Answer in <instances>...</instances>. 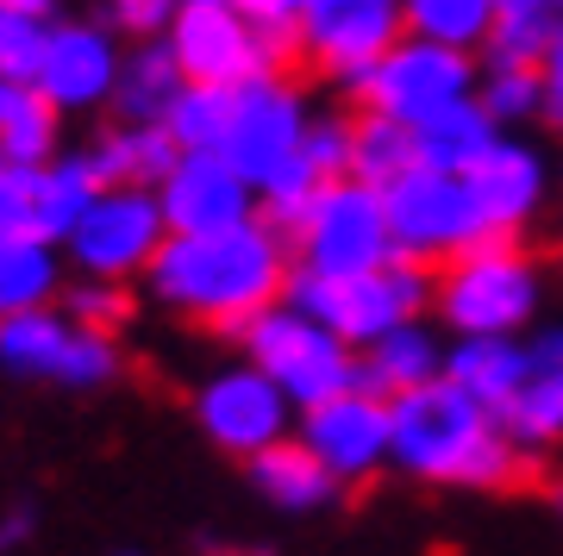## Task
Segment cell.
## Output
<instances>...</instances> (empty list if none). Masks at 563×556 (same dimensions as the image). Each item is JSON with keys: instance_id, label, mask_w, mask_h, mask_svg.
Here are the masks:
<instances>
[{"instance_id": "9a60e30c", "label": "cell", "mask_w": 563, "mask_h": 556, "mask_svg": "<svg viewBox=\"0 0 563 556\" xmlns=\"http://www.w3.org/2000/svg\"><path fill=\"white\" fill-rule=\"evenodd\" d=\"M407 38V7L401 0H307L301 13V57L320 63L332 81L357 94L369 63L388 44Z\"/></svg>"}, {"instance_id": "484cf974", "label": "cell", "mask_w": 563, "mask_h": 556, "mask_svg": "<svg viewBox=\"0 0 563 556\" xmlns=\"http://www.w3.org/2000/svg\"><path fill=\"white\" fill-rule=\"evenodd\" d=\"M181 88H188V76H181V63H176V51H169V38H144L139 51L125 57V69H120L113 113H120L125 125H163Z\"/></svg>"}, {"instance_id": "60d3db41", "label": "cell", "mask_w": 563, "mask_h": 556, "mask_svg": "<svg viewBox=\"0 0 563 556\" xmlns=\"http://www.w3.org/2000/svg\"><path fill=\"white\" fill-rule=\"evenodd\" d=\"M32 537V513H7L0 519V551H13V544H25Z\"/></svg>"}, {"instance_id": "7a4b0ae2", "label": "cell", "mask_w": 563, "mask_h": 556, "mask_svg": "<svg viewBox=\"0 0 563 556\" xmlns=\"http://www.w3.org/2000/svg\"><path fill=\"white\" fill-rule=\"evenodd\" d=\"M388 413H395V469H407L413 481L507 488L520 476V437L507 432L501 413H488L483 400L463 394L451 376L388 400Z\"/></svg>"}, {"instance_id": "d6a6232c", "label": "cell", "mask_w": 563, "mask_h": 556, "mask_svg": "<svg viewBox=\"0 0 563 556\" xmlns=\"http://www.w3.org/2000/svg\"><path fill=\"white\" fill-rule=\"evenodd\" d=\"M551 25L544 13H526V7H501V20L488 32L483 57L488 63H520V69H539L544 63V44H551Z\"/></svg>"}, {"instance_id": "1f68e13d", "label": "cell", "mask_w": 563, "mask_h": 556, "mask_svg": "<svg viewBox=\"0 0 563 556\" xmlns=\"http://www.w3.org/2000/svg\"><path fill=\"white\" fill-rule=\"evenodd\" d=\"M476 100H483L501 125L544 120V76H539V69H520V63H488Z\"/></svg>"}, {"instance_id": "74e56055", "label": "cell", "mask_w": 563, "mask_h": 556, "mask_svg": "<svg viewBox=\"0 0 563 556\" xmlns=\"http://www.w3.org/2000/svg\"><path fill=\"white\" fill-rule=\"evenodd\" d=\"M63 313L76 319V325H95V332H113L125 313H132V300H125L120 281H101V276H81L69 294H63Z\"/></svg>"}, {"instance_id": "277c9868", "label": "cell", "mask_w": 563, "mask_h": 556, "mask_svg": "<svg viewBox=\"0 0 563 556\" xmlns=\"http://www.w3.org/2000/svg\"><path fill=\"white\" fill-rule=\"evenodd\" d=\"M432 269L413 257H388L383 269H357V276H313V269H295L288 276V294L301 313H313L320 325H332L344 344H376L383 332L407 325V319H426L432 307Z\"/></svg>"}, {"instance_id": "8fae6325", "label": "cell", "mask_w": 563, "mask_h": 556, "mask_svg": "<svg viewBox=\"0 0 563 556\" xmlns=\"http://www.w3.org/2000/svg\"><path fill=\"white\" fill-rule=\"evenodd\" d=\"M307 125H313V113H307L301 88L282 81V76H257V81H244L239 100H232V125H225L220 151H225V163L263 194L288 163L301 157Z\"/></svg>"}, {"instance_id": "e575fe53", "label": "cell", "mask_w": 563, "mask_h": 556, "mask_svg": "<svg viewBox=\"0 0 563 556\" xmlns=\"http://www.w3.org/2000/svg\"><path fill=\"white\" fill-rule=\"evenodd\" d=\"M351 151H357V120H344V113H313L301 157L313 163L325 181H344V176H351Z\"/></svg>"}, {"instance_id": "f1b7e54d", "label": "cell", "mask_w": 563, "mask_h": 556, "mask_svg": "<svg viewBox=\"0 0 563 556\" xmlns=\"http://www.w3.org/2000/svg\"><path fill=\"white\" fill-rule=\"evenodd\" d=\"M407 7V32L451 51H483L495 20H501V0H401Z\"/></svg>"}, {"instance_id": "7bdbcfd3", "label": "cell", "mask_w": 563, "mask_h": 556, "mask_svg": "<svg viewBox=\"0 0 563 556\" xmlns=\"http://www.w3.org/2000/svg\"><path fill=\"white\" fill-rule=\"evenodd\" d=\"M7 7H13V13H32V20H51L57 0H7Z\"/></svg>"}, {"instance_id": "ab89813d", "label": "cell", "mask_w": 563, "mask_h": 556, "mask_svg": "<svg viewBox=\"0 0 563 556\" xmlns=\"http://www.w3.org/2000/svg\"><path fill=\"white\" fill-rule=\"evenodd\" d=\"M539 76H544V120L563 125V20L551 25V44H544Z\"/></svg>"}, {"instance_id": "836d02e7", "label": "cell", "mask_w": 563, "mask_h": 556, "mask_svg": "<svg viewBox=\"0 0 563 556\" xmlns=\"http://www.w3.org/2000/svg\"><path fill=\"white\" fill-rule=\"evenodd\" d=\"M320 188H325V176H320V169H313L307 157H295V163H288V169H282V176L257 194V200H263V219L276 225L282 238H295V225H301L307 207L320 200Z\"/></svg>"}, {"instance_id": "cb8c5ba5", "label": "cell", "mask_w": 563, "mask_h": 556, "mask_svg": "<svg viewBox=\"0 0 563 556\" xmlns=\"http://www.w3.org/2000/svg\"><path fill=\"white\" fill-rule=\"evenodd\" d=\"M181 144L169 138V125H113V132H101V138L88 144V163H95V176H101V188H157L169 169H176Z\"/></svg>"}, {"instance_id": "5bb4252c", "label": "cell", "mask_w": 563, "mask_h": 556, "mask_svg": "<svg viewBox=\"0 0 563 556\" xmlns=\"http://www.w3.org/2000/svg\"><path fill=\"white\" fill-rule=\"evenodd\" d=\"M95 194H101V176H95L88 151L81 157H51V163H13L7 181H0V232L69 244V232L95 207Z\"/></svg>"}, {"instance_id": "8d00e7d4", "label": "cell", "mask_w": 563, "mask_h": 556, "mask_svg": "<svg viewBox=\"0 0 563 556\" xmlns=\"http://www.w3.org/2000/svg\"><path fill=\"white\" fill-rule=\"evenodd\" d=\"M44 44H51V20L13 13V20L0 25V76H13V81H38V69H44Z\"/></svg>"}, {"instance_id": "603a6c76", "label": "cell", "mask_w": 563, "mask_h": 556, "mask_svg": "<svg viewBox=\"0 0 563 556\" xmlns=\"http://www.w3.org/2000/svg\"><path fill=\"white\" fill-rule=\"evenodd\" d=\"M251 488L269 507H282V513H313V507H325V500L339 494V476L307 451L301 437H282V444L251 457Z\"/></svg>"}, {"instance_id": "f6af8a7d", "label": "cell", "mask_w": 563, "mask_h": 556, "mask_svg": "<svg viewBox=\"0 0 563 556\" xmlns=\"http://www.w3.org/2000/svg\"><path fill=\"white\" fill-rule=\"evenodd\" d=\"M7 20H13V7H7V0H0V25H7Z\"/></svg>"}, {"instance_id": "7402d4cb", "label": "cell", "mask_w": 563, "mask_h": 556, "mask_svg": "<svg viewBox=\"0 0 563 556\" xmlns=\"http://www.w3.org/2000/svg\"><path fill=\"white\" fill-rule=\"evenodd\" d=\"M495 144H501V120H495L476 94L413 125V151H420V163H426V169H444V176L476 169Z\"/></svg>"}, {"instance_id": "f35d334b", "label": "cell", "mask_w": 563, "mask_h": 556, "mask_svg": "<svg viewBox=\"0 0 563 556\" xmlns=\"http://www.w3.org/2000/svg\"><path fill=\"white\" fill-rule=\"evenodd\" d=\"M181 0H107V25L125 32V38H169V25H176Z\"/></svg>"}, {"instance_id": "4dcf8cb0", "label": "cell", "mask_w": 563, "mask_h": 556, "mask_svg": "<svg viewBox=\"0 0 563 556\" xmlns=\"http://www.w3.org/2000/svg\"><path fill=\"white\" fill-rule=\"evenodd\" d=\"M232 100H239V88H213V81H188L176 94V107H169V138L181 144V151H220L225 144V125H232Z\"/></svg>"}, {"instance_id": "d590c367", "label": "cell", "mask_w": 563, "mask_h": 556, "mask_svg": "<svg viewBox=\"0 0 563 556\" xmlns=\"http://www.w3.org/2000/svg\"><path fill=\"white\" fill-rule=\"evenodd\" d=\"M244 20L263 32V44H269V57H276V69L288 57H301V13L307 0H232Z\"/></svg>"}, {"instance_id": "7c38bea8", "label": "cell", "mask_w": 563, "mask_h": 556, "mask_svg": "<svg viewBox=\"0 0 563 556\" xmlns=\"http://www.w3.org/2000/svg\"><path fill=\"white\" fill-rule=\"evenodd\" d=\"M169 51H176L188 81H213V88H244L257 76H282L269 44L232 0H181L176 25H169Z\"/></svg>"}, {"instance_id": "7dc6e473", "label": "cell", "mask_w": 563, "mask_h": 556, "mask_svg": "<svg viewBox=\"0 0 563 556\" xmlns=\"http://www.w3.org/2000/svg\"><path fill=\"white\" fill-rule=\"evenodd\" d=\"M120 556H139V551H120Z\"/></svg>"}, {"instance_id": "ffe728a7", "label": "cell", "mask_w": 563, "mask_h": 556, "mask_svg": "<svg viewBox=\"0 0 563 556\" xmlns=\"http://www.w3.org/2000/svg\"><path fill=\"white\" fill-rule=\"evenodd\" d=\"M444 363H451V344L426 319H407V325H395V332H383L376 344L357 351V388H369L383 400H401L413 388L444 381Z\"/></svg>"}, {"instance_id": "b9f144b4", "label": "cell", "mask_w": 563, "mask_h": 556, "mask_svg": "<svg viewBox=\"0 0 563 556\" xmlns=\"http://www.w3.org/2000/svg\"><path fill=\"white\" fill-rule=\"evenodd\" d=\"M501 7H526V13H544V20H563V0H501Z\"/></svg>"}, {"instance_id": "3957f363", "label": "cell", "mask_w": 563, "mask_h": 556, "mask_svg": "<svg viewBox=\"0 0 563 556\" xmlns=\"http://www.w3.org/2000/svg\"><path fill=\"white\" fill-rule=\"evenodd\" d=\"M544 300L539 263L514 238H483L439 269L432 307L451 338H520Z\"/></svg>"}, {"instance_id": "6da1fadb", "label": "cell", "mask_w": 563, "mask_h": 556, "mask_svg": "<svg viewBox=\"0 0 563 556\" xmlns=\"http://www.w3.org/2000/svg\"><path fill=\"white\" fill-rule=\"evenodd\" d=\"M288 244L263 213L225 232H169L157 263L144 269L169 313L201 319L213 332H244L263 307L288 294Z\"/></svg>"}, {"instance_id": "52a82bcc", "label": "cell", "mask_w": 563, "mask_h": 556, "mask_svg": "<svg viewBox=\"0 0 563 556\" xmlns=\"http://www.w3.org/2000/svg\"><path fill=\"white\" fill-rule=\"evenodd\" d=\"M483 88V69H476V51H451V44L413 38L388 44L383 57L369 63V76L357 81L363 113H388L401 125H420L444 107H457Z\"/></svg>"}, {"instance_id": "ba28073f", "label": "cell", "mask_w": 563, "mask_h": 556, "mask_svg": "<svg viewBox=\"0 0 563 556\" xmlns=\"http://www.w3.org/2000/svg\"><path fill=\"white\" fill-rule=\"evenodd\" d=\"M388 257H395V232H388L383 188L357 176L325 181L320 200L295 225V269H313V276H357V269H383Z\"/></svg>"}, {"instance_id": "ac0fdd59", "label": "cell", "mask_w": 563, "mask_h": 556, "mask_svg": "<svg viewBox=\"0 0 563 556\" xmlns=\"http://www.w3.org/2000/svg\"><path fill=\"white\" fill-rule=\"evenodd\" d=\"M120 69H125V57L113 44V25H51L38 88L57 113H88V107L113 100Z\"/></svg>"}, {"instance_id": "83f0119b", "label": "cell", "mask_w": 563, "mask_h": 556, "mask_svg": "<svg viewBox=\"0 0 563 556\" xmlns=\"http://www.w3.org/2000/svg\"><path fill=\"white\" fill-rule=\"evenodd\" d=\"M51 294H57V244L0 232V319L38 313L51 307Z\"/></svg>"}, {"instance_id": "ee69618b", "label": "cell", "mask_w": 563, "mask_h": 556, "mask_svg": "<svg viewBox=\"0 0 563 556\" xmlns=\"http://www.w3.org/2000/svg\"><path fill=\"white\" fill-rule=\"evenodd\" d=\"M7 169H13V157H7V144H0V181H7Z\"/></svg>"}, {"instance_id": "f546056e", "label": "cell", "mask_w": 563, "mask_h": 556, "mask_svg": "<svg viewBox=\"0 0 563 556\" xmlns=\"http://www.w3.org/2000/svg\"><path fill=\"white\" fill-rule=\"evenodd\" d=\"M420 163L413 151V125L388 120V113H357V151H351V176L369 188H388L395 176H407Z\"/></svg>"}, {"instance_id": "d4e9b609", "label": "cell", "mask_w": 563, "mask_h": 556, "mask_svg": "<svg viewBox=\"0 0 563 556\" xmlns=\"http://www.w3.org/2000/svg\"><path fill=\"white\" fill-rule=\"evenodd\" d=\"M444 376L470 400H483L488 413H507L526 376V338H451Z\"/></svg>"}, {"instance_id": "9c48e42d", "label": "cell", "mask_w": 563, "mask_h": 556, "mask_svg": "<svg viewBox=\"0 0 563 556\" xmlns=\"http://www.w3.org/2000/svg\"><path fill=\"white\" fill-rule=\"evenodd\" d=\"M163 244H169V219H163L157 188H132L125 181V188L95 194V207L69 232V257H76L81 276L125 281V276H144Z\"/></svg>"}, {"instance_id": "4fadbf2b", "label": "cell", "mask_w": 563, "mask_h": 556, "mask_svg": "<svg viewBox=\"0 0 563 556\" xmlns=\"http://www.w3.org/2000/svg\"><path fill=\"white\" fill-rule=\"evenodd\" d=\"M295 413H301V407L282 394L251 357L232 363V369H213V376L201 381V394H195L201 432L213 437L220 451L244 457V463L257 457V451H269V444H282L288 425H295Z\"/></svg>"}, {"instance_id": "2e32d148", "label": "cell", "mask_w": 563, "mask_h": 556, "mask_svg": "<svg viewBox=\"0 0 563 556\" xmlns=\"http://www.w3.org/2000/svg\"><path fill=\"white\" fill-rule=\"evenodd\" d=\"M301 444L339 481H363V476H376L383 463H395V413H388L383 394L344 388V394L301 413Z\"/></svg>"}, {"instance_id": "e0dca14e", "label": "cell", "mask_w": 563, "mask_h": 556, "mask_svg": "<svg viewBox=\"0 0 563 556\" xmlns=\"http://www.w3.org/2000/svg\"><path fill=\"white\" fill-rule=\"evenodd\" d=\"M163 219L169 232H225V225H244L257 219V188L225 163V151H181L176 169L157 181Z\"/></svg>"}, {"instance_id": "5b68a950", "label": "cell", "mask_w": 563, "mask_h": 556, "mask_svg": "<svg viewBox=\"0 0 563 556\" xmlns=\"http://www.w3.org/2000/svg\"><path fill=\"white\" fill-rule=\"evenodd\" d=\"M239 338H244V357L257 363L301 413L320 407V400H332V394H344V388H357V344H344L332 325L301 313L295 300L263 307Z\"/></svg>"}, {"instance_id": "8992f818", "label": "cell", "mask_w": 563, "mask_h": 556, "mask_svg": "<svg viewBox=\"0 0 563 556\" xmlns=\"http://www.w3.org/2000/svg\"><path fill=\"white\" fill-rule=\"evenodd\" d=\"M383 207H388V232H395V257H413L426 269L463 257L470 244L495 238L476 194H470V181L444 176V169H426V163H413L407 176L388 181Z\"/></svg>"}, {"instance_id": "bcb514c9", "label": "cell", "mask_w": 563, "mask_h": 556, "mask_svg": "<svg viewBox=\"0 0 563 556\" xmlns=\"http://www.w3.org/2000/svg\"><path fill=\"white\" fill-rule=\"evenodd\" d=\"M558 513H563V488H558Z\"/></svg>"}, {"instance_id": "4316f807", "label": "cell", "mask_w": 563, "mask_h": 556, "mask_svg": "<svg viewBox=\"0 0 563 556\" xmlns=\"http://www.w3.org/2000/svg\"><path fill=\"white\" fill-rule=\"evenodd\" d=\"M0 144L13 163H51L57 157V107L44 100L38 81L0 76Z\"/></svg>"}, {"instance_id": "d6986e66", "label": "cell", "mask_w": 563, "mask_h": 556, "mask_svg": "<svg viewBox=\"0 0 563 556\" xmlns=\"http://www.w3.org/2000/svg\"><path fill=\"white\" fill-rule=\"evenodd\" d=\"M463 181H470V194L483 207L488 232H495V238H514L520 225L539 219L544 194H551V163H544L539 144H520V138L501 132V144H495L476 169H463Z\"/></svg>"}, {"instance_id": "44dd1931", "label": "cell", "mask_w": 563, "mask_h": 556, "mask_svg": "<svg viewBox=\"0 0 563 556\" xmlns=\"http://www.w3.org/2000/svg\"><path fill=\"white\" fill-rule=\"evenodd\" d=\"M507 432L520 437V451H544L563 437V325H539L526 338V376L520 394L507 407Z\"/></svg>"}, {"instance_id": "30bf717a", "label": "cell", "mask_w": 563, "mask_h": 556, "mask_svg": "<svg viewBox=\"0 0 563 556\" xmlns=\"http://www.w3.org/2000/svg\"><path fill=\"white\" fill-rule=\"evenodd\" d=\"M0 369L32 381H63V388H101V381L120 376V351H113V332H95V325H76L69 313H20L0 319Z\"/></svg>"}]
</instances>
